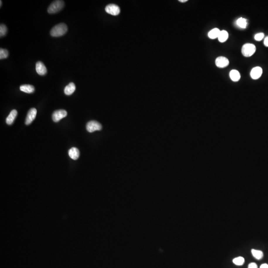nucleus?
Returning <instances> with one entry per match:
<instances>
[{
  "mask_svg": "<svg viewBox=\"0 0 268 268\" xmlns=\"http://www.w3.org/2000/svg\"><path fill=\"white\" fill-rule=\"evenodd\" d=\"M68 30L67 25L61 23L56 25L52 28L50 31V35L53 37H60L66 34Z\"/></svg>",
  "mask_w": 268,
  "mask_h": 268,
  "instance_id": "f257e3e1",
  "label": "nucleus"
},
{
  "mask_svg": "<svg viewBox=\"0 0 268 268\" xmlns=\"http://www.w3.org/2000/svg\"><path fill=\"white\" fill-rule=\"evenodd\" d=\"M64 5L63 1H55L52 2L48 8V13L51 14L57 13L63 8Z\"/></svg>",
  "mask_w": 268,
  "mask_h": 268,
  "instance_id": "f03ea898",
  "label": "nucleus"
},
{
  "mask_svg": "<svg viewBox=\"0 0 268 268\" xmlns=\"http://www.w3.org/2000/svg\"><path fill=\"white\" fill-rule=\"evenodd\" d=\"M256 49V47L254 44L247 43L242 46L241 52L244 57H251L255 53Z\"/></svg>",
  "mask_w": 268,
  "mask_h": 268,
  "instance_id": "7ed1b4c3",
  "label": "nucleus"
},
{
  "mask_svg": "<svg viewBox=\"0 0 268 268\" xmlns=\"http://www.w3.org/2000/svg\"><path fill=\"white\" fill-rule=\"evenodd\" d=\"M86 128L88 132L93 133L96 131H100L102 129V125L97 121H91L87 123Z\"/></svg>",
  "mask_w": 268,
  "mask_h": 268,
  "instance_id": "20e7f679",
  "label": "nucleus"
},
{
  "mask_svg": "<svg viewBox=\"0 0 268 268\" xmlns=\"http://www.w3.org/2000/svg\"><path fill=\"white\" fill-rule=\"evenodd\" d=\"M67 112L64 109L57 110L53 112L52 114V119L54 122H58L62 119L66 117Z\"/></svg>",
  "mask_w": 268,
  "mask_h": 268,
  "instance_id": "39448f33",
  "label": "nucleus"
},
{
  "mask_svg": "<svg viewBox=\"0 0 268 268\" xmlns=\"http://www.w3.org/2000/svg\"><path fill=\"white\" fill-rule=\"evenodd\" d=\"M105 11L107 13L113 16H117L120 12V8L115 4H109L105 7Z\"/></svg>",
  "mask_w": 268,
  "mask_h": 268,
  "instance_id": "423d86ee",
  "label": "nucleus"
},
{
  "mask_svg": "<svg viewBox=\"0 0 268 268\" xmlns=\"http://www.w3.org/2000/svg\"><path fill=\"white\" fill-rule=\"evenodd\" d=\"M36 114H37V110L35 108H33L29 109V110L28 112V114H27V116H26L25 124L26 125L30 124L33 122V121L34 120L35 118Z\"/></svg>",
  "mask_w": 268,
  "mask_h": 268,
  "instance_id": "0eeeda50",
  "label": "nucleus"
},
{
  "mask_svg": "<svg viewBox=\"0 0 268 268\" xmlns=\"http://www.w3.org/2000/svg\"><path fill=\"white\" fill-rule=\"evenodd\" d=\"M229 64V61L226 57H219L216 60V65L220 68L227 67Z\"/></svg>",
  "mask_w": 268,
  "mask_h": 268,
  "instance_id": "6e6552de",
  "label": "nucleus"
},
{
  "mask_svg": "<svg viewBox=\"0 0 268 268\" xmlns=\"http://www.w3.org/2000/svg\"><path fill=\"white\" fill-rule=\"evenodd\" d=\"M36 71L40 76H44L47 73V69L42 62L38 61L36 64Z\"/></svg>",
  "mask_w": 268,
  "mask_h": 268,
  "instance_id": "1a4fd4ad",
  "label": "nucleus"
},
{
  "mask_svg": "<svg viewBox=\"0 0 268 268\" xmlns=\"http://www.w3.org/2000/svg\"><path fill=\"white\" fill-rule=\"evenodd\" d=\"M263 73L262 69L260 67H256L252 69L250 73V76L254 80H257L260 78Z\"/></svg>",
  "mask_w": 268,
  "mask_h": 268,
  "instance_id": "9d476101",
  "label": "nucleus"
},
{
  "mask_svg": "<svg viewBox=\"0 0 268 268\" xmlns=\"http://www.w3.org/2000/svg\"><path fill=\"white\" fill-rule=\"evenodd\" d=\"M69 156L71 159L76 160L80 156V151L78 148L73 147L69 151Z\"/></svg>",
  "mask_w": 268,
  "mask_h": 268,
  "instance_id": "9b49d317",
  "label": "nucleus"
},
{
  "mask_svg": "<svg viewBox=\"0 0 268 268\" xmlns=\"http://www.w3.org/2000/svg\"><path fill=\"white\" fill-rule=\"evenodd\" d=\"M18 115V112L16 109H13L10 112V114L6 119V123L8 125H11L13 123L16 116Z\"/></svg>",
  "mask_w": 268,
  "mask_h": 268,
  "instance_id": "f8f14e48",
  "label": "nucleus"
},
{
  "mask_svg": "<svg viewBox=\"0 0 268 268\" xmlns=\"http://www.w3.org/2000/svg\"><path fill=\"white\" fill-rule=\"evenodd\" d=\"M76 90V86L75 83H70L69 85L66 86L64 89V93L67 95H70L73 94Z\"/></svg>",
  "mask_w": 268,
  "mask_h": 268,
  "instance_id": "ddd939ff",
  "label": "nucleus"
},
{
  "mask_svg": "<svg viewBox=\"0 0 268 268\" xmlns=\"http://www.w3.org/2000/svg\"><path fill=\"white\" fill-rule=\"evenodd\" d=\"M20 90L27 93H32L35 91V88L32 85H23L20 86Z\"/></svg>",
  "mask_w": 268,
  "mask_h": 268,
  "instance_id": "4468645a",
  "label": "nucleus"
},
{
  "mask_svg": "<svg viewBox=\"0 0 268 268\" xmlns=\"http://www.w3.org/2000/svg\"><path fill=\"white\" fill-rule=\"evenodd\" d=\"M229 76L231 80L233 81H238L240 78V74L239 71L235 70H232L230 71Z\"/></svg>",
  "mask_w": 268,
  "mask_h": 268,
  "instance_id": "2eb2a0df",
  "label": "nucleus"
},
{
  "mask_svg": "<svg viewBox=\"0 0 268 268\" xmlns=\"http://www.w3.org/2000/svg\"><path fill=\"white\" fill-rule=\"evenodd\" d=\"M251 253H252L253 256L257 260H261L263 257V252L261 250L252 249L251 250Z\"/></svg>",
  "mask_w": 268,
  "mask_h": 268,
  "instance_id": "dca6fc26",
  "label": "nucleus"
},
{
  "mask_svg": "<svg viewBox=\"0 0 268 268\" xmlns=\"http://www.w3.org/2000/svg\"><path fill=\"white\" fill-rule=\"evenodd\" d=\"M220 32H221V30L219 29L215 28L211 30L209 33L208 36L211 39H216L219 37Z\"/></svg>",
  "mask_w": 268,
  "mask_h": 268,
  "instance_id": "f3484780",
  "label": "nucleus"
},
{
  "mask_svg": "<svg viewBox=\"0 0 268 268\" xmlns=\"http://www.w3.org/2000/svg\"><path fill=\"white\" fill-rule=\"evenodd\" d=\"M228 37V32L226 30H222L220 32L219 36L218 37V39L219 42H224L227 40Z\"/></svg>",
  "mask_w": 268,
  "mask_h": 268,
  "instance_id": "a211bd4d",
  "label": "nucleus"
},
{
  "mask_svg": "<svg viewBox=\"0 0 268 268\" xmlns=\"http://www.w3.org/2000/svg\"><path fill=\"white\" fill-rule=\"evenodd\" d=\"M237 25L242 28H245L247 26V20L244 18H238L236 21Z\"/></svg>",
  "mask_w": 268,
  "mask_h": 268,
  "instance_id": "6ab92c4d",
  "label": "nucleus"
},
{
  "mask_svg": "<svg viewBox=\"0 0 268 268\" xmlns=\"http://www.w3.org/2000/svg\"><path fill=\"white\" fill-rule=\"evenodd\" d=\"M233 263L236 266H242L245 262V259L241 256L236 257L232 260Z\"/></svg>",
  "mask_w": 268,
  "mask_h": 268,
  "instance_id": "aec40b11",
  "label": "nucleus"
},
{
  "mask_svg": "<svg viewBox=\"0 0 268 268\" xmlns=\"http://www.w3.org/2000/svg\"><path fill=\"white\" fill-rule=\"evenodd\" d=\"M8 56V51L7 50V49L1 48L0 49V59L1 60L7 58Z\"/></svg>",
  "mask_w": 268,
  "mask_h": 268,
  "instance_id": "412c9836",
  "label": "nucleus"
},
{
  "mask_svg": "<svg viewBox=\"0 0 268 268\" xmlns=\"http://www.w3.org/2000/svg\"><path fill=\"white\" fill-rule=\"evenodd\" d=\"M7 33V28L4 24H1L0 25V36L1 37L6 35Z\"/></svg>",
  "mask_w": 268,
  "mask_h": 268,
  "instance_id": "4be33fe9",
  "label": "nucleus"
},
{
  "mask_svg": "<svg viewBox=\"0 0 268 268\" xmlns=\"http://www.w3.org/2000/svg\"><path fill=\"white\" fill-rule=\"evenodd\" d=\"M264 37V34L263 33H259L255 35L254 38L256 41H261L263 39Z\"/></svg>",
  "mask_w": 268,
  "mask_h": 268,
  "instance_id": "5701e85b",
  "label": "nucleus"
},
{
  "mask_svg": "<svg viewBox=\"0 0 268 268\" xmlns=\"http://www.w3.org/2000/svg\"><path fill=\"white\" fill-rule=\"evenodd\" d=\"M248 268H258V266H257V264L255 263L252 262L249 264Z\"/></svg>",
  "mask_w": 268,
  "mask_h": 268,
  "instance_id": "b1692460",
  "label": "nucleus"
},
{
  "mask_svg": "<svg viewBox=\"0 0 268 268\" xmlns=\"http://www.w3.org/2000/svg\"><path fill=\"white\" fill-rule=\"evenodd\" d=\"M264 43V45H265V46L268 47V36H267V37L265 38Z\"/></svg>",
  "mask_w": 268,
  "mask_h": 268,
  "instance_id": "393cba45",
  "label": "nucleus"
},
{
  "mask_svg": "<svg viewBox=\"0 0 268 268\" xmlns=\"http://www.w3.org/2000/svg\"><path fill=\"white\" fill-rule=\"evenodd\" d=\"M260 268H268V265L267 264H263L260 266Z\"/></svg>",
  "mask_w": 268,
  "mask_h": 268,
  "instance_id": "a878e982",
  "label": "nucleus"
},
{
  "mask_svg": "<svg viewBox=\"0 0 268 268\" xmlns=\"http://www.w3.org/2000/svg\"><path fill=\"white\" fill-rule=\"evenodd\" d=\"M179 1L181 3H185V2H187V0H179Z\"/></svg>",
  "mask_w": 268,
  "mask_h": 268,
  "instance_id": "bb28decb",
  "label": "nucleus"
},
{
  "mask_svg": "<svg viewBox=\"0 0 268 268\" xmlns=\"http://www.w3.org/2000/svg\"><path fill=\"white\" fill-rule=\"evenodd\" d=\"M0 2H1V3H1V7H2V1H0Z\"/></svg>",
  "mask_w": 268,
  "mask_h": 268,
  "instance_id": "cd10ccee",
  "label": "nucleus"
}]
</instances>
